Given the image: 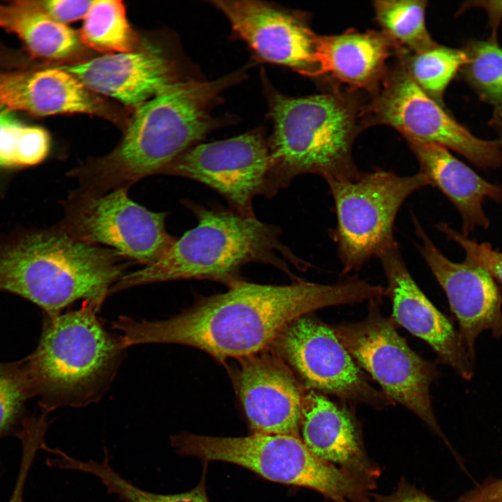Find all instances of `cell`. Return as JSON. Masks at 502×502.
<instances>
[{
	"label": "cell",
	"instance_id": "cell-1",
	"mask_svg": "<svg viewBox=\"0 0 502 502\" xmlns=\"http://www.w3.org/2000/svg\"><path fill=\"white\" fill-rule=\"evenodd\" d=\"M228 287L167 319L121 316L113 328L120 333L126 348L144 344H181L224 362L266 350L289 324L314 310L370 301L382 294L379 285L357 276L335 284L296 280L272 285L238 280Z\"/></svg>",
	"mask_w": 502,
	"mask_h": 502
},
{
	"label": "cell",
	"instance_id": "cell-2",
	"mask_svg": "<svg viewBox=\"0 0 502 502\" xmlns=\"http://www.w3.org/2000/svg\"><path fill=\"white\" fill-rule=\"evenodd\" d=\"M240 78L235 73L213 81L168 84L137 108L116 149L68 174L78 179L82 189L105 193L160 174L212 130V102Z\"/></svg>",
	"mask_w": 502,
	"mask_h": 502
},
{
	"label": "cell",
	"instance_id": "cell-3",
	"mask_svg": "<svg viewBox=\"0 0 502 502\" xmlns=\"http://www.w3.org/2000/svg\"><path fill=\"white\" fill-rule=\"evenodd\" d=\"M130 262L74 237L60 223L0 241V291L29 300L48 317L79 300L101 307Z\"/></svg>",
	"mask_w": 502,
	"mask_h": 502
},
{
	"label": "cell",
	"instance_id": "cell-4",
	"mask_svg": "<svg viewBox=\"0 0 502 502\" xmlns=\"http://www.w3.org/2000/svg\"><path fill=\"white\" fill-rule=\"evenodd\" d=\"M184 203L197 217V226L176 238L156 263L125 274L111 294L176 280H210L229 286L241 280V269L250 263L270 264L288 274L289 262L306 267V262L281 241L278 227L231 209Z\"/></svg>",
	"mask_w": 502,
	"mask_h": 502
},
{
	"label": "cell",
	"instance_id": "cell-5",
	"mask_svg": "<svg viewBox=\"0 0 502 502\" xmlns=\"http://www.w3.org/2000/svg\"><path fill=\"white\" fill-rule=\"evenodd\" d=\"M100 306L45 316L34 351L25 358L33 397L43 413L98 401L116 374L126 349L98 317Z\"/></svg>",
	"mask_w": 502,
	"mask_h": 502
},
{
	"label": "cell",
	"instance_id": "cell-6",
	"mask_svg": "<svg viewBox=\"0 0 502 502\" xmlns=\"http://www.w3.org/2000/svg\"><path fill=\"white\" fill-rule=\"evenodd\" d=\"M271 103L274 128L268 144L266 197L303 174L325 180H353L360 175L352 146L364 125L363 109L351 99L335 92L301 98L276 93Z\"/></svg>",
	"mask_w": 502,
	"mask_h": 502
},
{
	"label": "cell",
	"instance_id": "cell-7",
	"mask_svg": "<svg viewBox=\"0 0 502 502\" xmlns=\"http://www.w3.org/2000/svg\"><path fill=\"white\" fill-rule=\"evenodd\" d=\"M170 443L180 455L221 461L275 482L313 489L334 502H375V482L357 476L313 454L301 437L252 434L209 436L182 432Z\"/></svg>",
	"mask_w": 502,
	"mask_h": 502
},
{
	"label": "cell",
	"instance_id": "cell-8",
	"mask_svg": "<svg viewBox=\"0 0 502 502\" xmlns=\"http://www.w3.org/2000/svg\"><path fill=\"white\" fill-rule=\"evenodd\" d=\"M333 197L337 225L333 236L342 275L357 271L394 244V222L404 201L429 185L421 172L400 176L377 170L353 180H326Z\"/></svg>",
	"mask_w": 502,
	"mask_h": 502
},
{
	"label": "cell",
	"instance_id": "cell-9",
	"mask_svg": "<svg viewBox=\"0 0 502 502\" xmlns=\"http://www.w3.org/2000/svg\"><path fill=\"white\" fill-rule=\"evenodd\" d=\"M378 300L370 301L368 314L363 320L342 323L333 328L355 362L380 385L392 402L411 411L443 437L430 398L436 367L410 348L393 321L382 314Z\"/></svg>",
	"mask_w": 502,
	"mask_h": 502
},
{
	"label": "cell",
	"instance_id": "cell-10",
	"mask_svg": "<svg viewBox=\"0 0 502 502\" xmlns=\"http://www.w3.org/2000/svg\"><path fill=\"white\" fill-rule=\"evenodd\" d=\"M373 96L363 109L365 125L388 126L406 141L443 146L482 168L502 166L498 141L480 139L459 124L414 82L400 60Z\"/></svg>",
	"mask_w": 502,
	"mask_h": 502
},
{
	"label": "cell",
	"instance_id": "cell-11",
	"mask_svg": "<svg viewBox=\"0 0 502 502\" xmlns=\"http://www.w3.org/2000/svg\"><path fill=\"white\" fill-rule=\"evenodd\" d=\"M129 187L105 193L82 188L63 202L61 225L74 237L105 245L132 262L153 264L176 240L165 228L166 213L148 210L128 195Z\"/></svg>",
	"mask_w": 502,
	"mask_h": 502
},
{
	"label": "cell",
	"instance_id": "cell-12",
	"mask_svg": "<svg viewBox=\"0 0 502 502\" xmlns=\"http://www.w3.org/2000/svg\"><path fill=\"white\" fill-rule=\"evenodd\" d=\"M272 346L310 388L379 409L393 403L367 381L333 326L317 319L305 315L296 319Z\"/></svg>",
	"mask_w": 502,
	"mask_h": 502
},
{
	"label": "cell",
	"instance_id": "cell-13",
	"mask_svg": "<svg viewBox=\"0 0 502 502\" xmlns=\"http://www.w3.org/2000/svg\"><path fill=\"white\" fill-rule=\"evenodd\" d=\"M270 167L268 144L261 134L250 132L192 146L160 174L203 183L222 196L230 209L251 217L254 199L266 196Z\"/></svg>",
	"mask_w": 502,
	"mask_h": 502
},
{
	"label": "cell",
	"instance_id": "cell-14",
	"mask_svg": "<svg viewBox=\"0 0 502 502\" xmlns=\"http://www.w3.org/2000/svg\"><path fill=\"white\" fill-rule=\"evenodd\" d=\"M422 257L446 293L459 324V333L470 358L475 362L476 342L485 330L502 337V293L484 268L466 257L462 262L448 259L434 245L416 217Z\"/></svg>",
	"mask_w": 502,
	"mask_h": 502
},
{
	"label": "cell",
	"instance_id": "cell-15",
	"mask_svg": "<svg viewBox=\"0 0 502 502\" xmlns=\"http://www.w3.org/2000/svg\"><path fill=\"white\" fill-rule=\"evenodd\" d=\"M211 3L261 59L289 67L302 75L317 76L319 36L299 17L258 1L216 0Z\"/></svg>",
	"mask_w": 502,
	"mask_h": 502
},
{
	"label": "cell",
	"instance_id": "cell-16",
	"mask_svg": "<svg viewBox=\"0 0 502 502\" xmlns=\"http://www.w3.org/2000/svg\"><path fill=\"white\" fill-rule=\"evenodd\" d=\"M377 257L387 278L385 295L392 303L394 320L426 342L442 363L453 368L463 379L470 380L474 374L475 362L470 358L459 331L417 285L397 242Z\"/></svg>",
	"mask_w": 502,
	"mask_h": 502
},
{
	"label": "cell",
	"instance_id": "cell-17",
	"mask_svg": "<svg viewBox=\"0 0 502 502\" xmlns=\"http://www.w3.org/2000/svg\"><path fill=\"white\" fill-rule=\"evenodd\" d=\"M239 360L237 390L253 434L301 437L305 390L285 362L267 349Z\"/></svg>",
	"mask_w": 502,
	"mask_h": 502
},
{
	"label": "cell",
	"instance_id": "cell-18",
	"mask_svg": "<svg viewBox=\"0 0 502 502\" xmlns=\"http://www.w3.org/2000/svg\"><path fill=\"white\" fill-rule=\"evenodd\" d=\"M0 104L37 116L82 113L112 118L102 101L61 66L0 69Z\"/></svg>",
	"mask_w": 502,
	"mask_h": 502
},
{
	"label": "cell",
	"instance_id": "cell-19",
	"mask_svg": "<svg viewBox=\"0 0 502 502\" xmlns=\"http://www.w3.org/2000/svg\"><path fill=\"white\" fill-rule=\"evenodd\" d=\"M61 67L93 93L136 108L176 81L172 63L155 50L107 54Z\"/></svg>",
	"mask_w": 502,
	"mask_h": 502
},
{
	"label": "cell",
	"instance_id": "cell-20",
	"mask_svg": "<svg viewBox=\"0 0 502 502\" xmlns=\"http://www.w3.org/2000/svg\"><path fill=\"white\" fill-rule=\"evenodd\" d=\"M300 433L320 459L368 480L379 476L380 468L368 457L351 413L312 390L305 393Z\"/></svg>",
	"mask_w": 502,
	"mask_h": 502
},
{
	"label": "cell",
	"instance_id": "cell-21",
	"mask_svg": "<svg viewBox=\"0 0 502 502\" xmlns=\"http://www.w3.org/2000/svg\"><path fill=\"white\" fill-rule=\"evenodd\" d=\"M382 31L349 30L335 36H319L317 76L328 74L352 89L374 93L388 70L387 61L397 52Z\"/></svg>",
	"mask_w": 502,
	"mask_h": 502
},
{
	"label": "cell",
	"instance_id": "cell-22",
	"mask_svg": "<svg viewBox=\"0 0 502 502\" xmlns=\"http://www.w3.org/2000/svg\"><path fill=\"white\" fill-rule=\"evenodd\" d=\"M416 158L420 172L429 185L437 188L453 204L463 221L462 234L476 227L487 228L489 220L482 204L485 198L502 200V188L491 183L453 156L448 149L434 144L407 141Z\"/></svg>",
	"mask_w": 502,
	"mask_h": 502
},
{
	"label": "cell",
	"instance_id": "cell-23",
	"mask_svg": "<svg viewBox=\"0 0 502 502\" xmlns=\"http://www.w3.org/2000/svg\"><path fill=\"white\" fill-rule=\"evenodd\" d=\"M0 27L15 34L33 59L63 60L80 48L79 34L48 15L38 1L0 3Z\"/></svg>",
	"mask_w": 502,
	"mask_h": 502
},
{
	"label": "cell",
	"instance_id": "cell-24",
	"mask_svg": "<svg viewBox=\"0 0 502 502\" xmlns=\"http://www.w3.org/2000/svg\"><path fill=\"white\" fill-rule=\"evenodd\" d=\"M427 1L378 0L373 3L375 16L384 33L399 50L418 53L436 44L425 24Z\"/></svg>",
	"mask_w": 502,
	"mask_h": 502
},
{
	"label": "cell",
	"instance_id": "cell-25",
	"mask_svg": "<svg viewBox=\"0 0 502 502\" xmlns=\"http://www.w3.org/2000/svg\"><path fill=\"white\" fill-rule=\"evenodd\" d=\"M79 36L85 45L106 54L135 51L136 36L120 0L94 1Z\"/></svg>",
	"mask_w": 502,
	"mask_h": 502
},
{
	"label": "cell",
	"instance_id": "cell-26",
	"mask_svg": "<svg viewBox=\"0 0 502 502\" xmlns=\"http://www.w3.org/2000/svg\"><path fill=\"white\" fill-rule=\"evenodd\" d=\"M50 147L45 129L21 122L0 104V170L38 165L47 158Z\"/></svg>",
	"mask_w": 502,
	"mask_h": 502
},
{
	"label": "cell",
	"instance_id": "cell-27",
	"mask_svg": "<svg viewBox=\"0 0 502 502\" xmlns=\"http://www.w3.org/2000/svg\"><path fill=\"white\" fill-rule=\"evenodd\" d=\"M397 55L414 82L439 103L458 70L468 61L467 52L438 45L418 53L401 50Z\"/></svg>",
	"mask_w": 502,
	"mask_h": 502
},
{
	"label": "cell",
	"instance_id": "cell-28",
	"mask_svg": "<svg viewBox=\"0 0 502 502\" xmlns=\"http://www.w3.org/2000/svg\"><path fill=\"white\" fill-rule=\"evenodd\" d=\"M66 469L82 471L98 478L109 494H116L125 502H210L205 485V473L193 489L178 494H160L141 489L116 473L109 463L107 452L102 462L81 461L68 456Z\"/></svg>",
	"mask_w": 502,
	"mask_h": 502
},
{
	"label": "cell",
	"instance_id": "cell-29",
	"mask_svg": "<svg viewBox=\"0 0 502 502\" xmlns=\"http://www.w3.org/2000/svg\"><path fill=\"white\" fill-rule=\"evenodd\" d=\"M31 397L25 358L0 363V436L17 424Z\"/></svg>",
	"mask_w": 502,
	"mask_h": 502
},
{
	"label": "cell",
	"instance_id": "cell-30",
	"mask_svg": "<svg viewBox=\"0 0 502 502\" xmlns=\"http://www.w3.org/2000/svg\"><path fill=\"white\" fill-rule=\"evenodd\" d=\"M468 54V73L491 99L502 102V50L494 43L481 42Z\"/></svg>",
	"mask_w": 502,
	"mask_h": 502
},
{
	"label": "cell",
	"instance_id": "cell-31",
	"mask_svg": "<svg viewBox=\"0 0 502 502\" xmlns=\"http://www.w3.org/2000/svg\"><path fill=\"white\" fill-rule=\"evenodd\" d=\"M437 228L448 239L458 243L465 250L466 257L487 270L502 285V252L494 250L487 243H478L470 239L446 223H439Z\"/></svg>",
	"mask_w": 502,
	"mask_h": 502
},
{
	"label": "cell",
	"instance_id": "cell-32",
	"mask_svg": "<svg viewBox=\"0 0 502 502\" xmlns=\"http://www.w3.org/2000/svg\"><path fill=\"white\" fill-rule=\"evenodd\" d=\"M94 1L49 0L38 1L41 8L55 20L66 24L84 19Z\"/></svg>",
	"mask_w": 502,
	"mask_h": 502
},
{
	"label": "cell",
	"instance_id": "cell-33",
	"mask_svg": "<svg viewBox=\"0 0 502 502\" xmlns=\"http://www.w3.org/2000/svg\"><path fill=\"white\" fill-rule=\"evenodd\" d=\"M375 502H441L429 496L414 485L402 479L395 489L388 495L374 494ZM456 502H461L458 500Z\"/></svg>",
	"mask_w": 502,
	"mask_h": 502
},
{
	"label": "cell",
	"instance_id": "cell-34",
	"mask_svg": "<svg viewBox=\"0 0 502 502\" xmlns=\"http://www.w3.org/2000/svg\"><path fill=\"white\" fill-rule=\"evenodd\" d=\"M459 500L461 502H502V478L481 487Z\"/></svg>",
	"mask_w": 502,
	"mask_h": 502
},
{
	"label": "cell",
	"instance_id": "cell-35",
	"mask_svg": "<svg viewBox=\"0 0 502 502\" xmlns=\"http://www.w3.org/2000/svg\"><path fill=\"white\" fill-rule=\"evenodd\" d=\"M494 3L496 4V6L491 4L489 2L490 5H486V8L490 12L492 20L494 22H496V19L502 15V1H499L500 5L497 4L496 1H494Z\"/></svg>",
	"mask_w": 502,
	"mask_h": 502
},
{
	"label": "cell",
	"instance_id": "cell-36",
	"mask_svg": "<svg viewBox=\"0 0 502 502\" xmlns=\"http://www.w3.org/2000/svg\"><path fill=\"white\" fill-rule=\"evenodd\" d=\"M500 123V139L498 140L500 146L502 147V121H498Z\"/></svg>",
	"mask_w": 502,
	"mask_h": 502
}]
</instances>
